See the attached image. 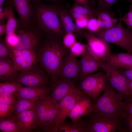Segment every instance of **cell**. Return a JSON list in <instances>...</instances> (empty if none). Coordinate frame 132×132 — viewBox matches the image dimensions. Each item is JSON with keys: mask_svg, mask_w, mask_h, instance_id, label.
I'll return each instance as SVG.
<instances>
[{"mask_svg": "<svg viewBox=\"0 0 132 132\" xmlns=\"http://www.w3.org/2000/svg\"><path fill=\"white\" fill-rule=\"evenodd\" d=\"M11 49L6 42L2 40L0 41V60L4 59L9 57Z\"/></svg>", "mask_w": 132, "mask_h": 132, "instance_id": "obj_35", "label": "cell"}, {"mask_svg": "<svg viewBox=\"0 0 132 132\" xmlns=\"http://www.w3.org/2000/svg\"><path fill=\"white\" fill-rule=\"evenodd\" d=\"M17 99L14 93L9 95L0 96V103L13 105Z\"/></svg>", "mask_w": 132, "mask_h": 132, "instance_id": "obj_38", "label": "cell"}, {"mask_svg": "<svg viewBox=\"0 0 132 132\" xmlns=\"http://www.w3.org/2000/svg\"><path fill=\"white\" fill-rule=\"evenodd\" d=\"M68 51L61 38L47 36L37 50L38 62L52 82L59 79L60 69Z\"/></svg>", "mask_w": 132, "mask_h": 132, "instance_id": "obj_1", "label": "cell"}, {"mask_svg": "<svg viewBox=\"0 0 132 132\" xmlns=\"http://www.w3.org/2000/svg\"><path fill=\"white\" fill-rule=\"evenodd\" d=\"M123 102L125 111L132 116V100L130 99H123Z\"/></svg>", "mask_w": 132, "mask_h": 132, "instance_id": "obj_43", "label": "cell"}, {"mask_svg": "<svg viewBox=\"0 0 132 132\" xmlns=\"http://www.w3.org/2000/svg\"><path fill=\"white\" fill-rule=\"evenodd\" d=\"M93 34L105 42L114 44L132 53V33L123 27L122 21H119L111 28L100 30Z\"/></svg>", "mask_w": 132, "mask_h": 132, "instance_id": "obj_4", "label": "cell"}, {"mask_svg": "<svg viewBox=\"0 0 132 132\" xmlns=\"http://www.w3.org/2000/svg\"><path fill=\"white\" fill-rule=\"evenodd\" d=\"M69 12L71 17L75 20L84 18H88L89 19L87 16L79 13L69 11Z\"/></svg>", "mask_w": 132, "mask_h": 132, "instance_id": "obj_47", "label": "cell"}, {"mask_svg": "<svg viewBox=\"0 0 132 132\" xmlns=\"http://www.w3.org/2000/svg\"><path fill=\"white\" fill-rule=\"evenodd\" d=\"M57 11L61 23L64 28L69 24L73 22V18L69 12L64 8L62 4H58Z\"/></svg>", "mask_w": 132, "mask_h": 132, "instance_id": "obj_28", "label": "cell"}, {"mask_svg": "<svg viewBox=\"0 0 132 132\" xmlns=\"http://www.w3.org/2000/svg\"><path fill=\"white\" fill-rule=\"evenodd\" d=\"M93 112L91 99L87 94L79 99L70 112L68 117L72 122H76L84 116L90 115Z\"/></svg>", "mask_w": 132, "mask_h": 132, "instance_id": "obj_16", "label": "cell"}, {"mask_svg": "<svg viewBox=\"0 0 132 132\" xmlns=\"http://www.w3.org/2000/svg\"><path fill=\"white\" fill-rule=\"evenodd\" d=\"M54 100L49 96L38 101L35 108L37 127L45 131L52 119V106Z\"/></svg>", "mask_w": 132, "mask_h": 132, "instance_id": "obj_14", "label": "cell"}, {"mask_svg": "<svg viewBox=\"0 0 132 132\" xmlns=\"http://www.w3.org/2000/svg\"><path fill=\"white\" fill-rule=\"evenodd\" d=\"M58 4L33 3L31 24L45 36L62 38L66 33L58 14Z\"/></svg>", "mask_w": 132, "mask_h": 132, "instance_id": "obj_2", "label": "cell"}, {"mask_svg": "<svg viewBox=\"0 0 132 132\" xmlns=\"http://www.w3.org/2000/svg\"><path fill=\"white\" fill-rule=\"evenodd\" d=\"M0 130L3 132H22L16 117L13 116L0 121Z\"/></svg>", "mask_w": 132, "mask_h": 132, "instance_id": "obj_26", "label": "cell"}, {"mask_svg": "<svg viewBox=\"0 0 132 132\" xmlns=\"http://www.w3.org/2000/svg\"><path fill=\"white\" fill-rule=\"evenodd\" d=\"M87 46V44L76 41L69 49V51L72 55L76 57L81 56L86 51Z\"/></svg>", "mask_w": 132, "mask_h": 132, "instance_id": "obj_30", "label": "cell"}, {"mask_svg": "<svg viewBox=\"0 0 132 132\" xmlns=\"http://www.w3.org/2000/svg\"><path fill=\"white\" fill-rule=\"evenodd\" d=\"M89 19L84 18L76 19L75 20V24L79 28L81 29H86Z\"/></svg>", "mask_w": 132, "mask_h": 132, "instance_id": "obj_42", "label": "cell"}, {"mask_svg": "<svg viewBox=\"0 0 132 132\" xmlns=\"http://www.w3.org/2000/svg\"><path fill=\"white\" fill-rule=\"evenodd\" d=\"M124 0H97L98 6L96 9L99 10H109L112 6L116 2ZM131 2V0H124Z\"/></svg>", "mask_w": 132, "mask_h": 132, "instance_id": "obj_33", "label": "cell"}, {"mask_svg": "<svg viewBox=\"0 0 132 132\" xmlns=\"http://www.w3.org/2000/svg\"><path fill=\"white\" fill-rule=\"evenodd\" d=\"M127 80V88L129 98L127 99L132 100V81Z\"/></svg>", "mask_w": 132, "mask_h": 132, "instance_id": "obj_48", "label": "cell"}, {"mask_svg": "<svg viewBox=\"0 0 132 132\" xmlns=\"http://www.w3.org/2000/svg\"><path fill=\"white\" fill-rule=\"evenodd\" d=\"M86 123L87 132H126L122 119L93 113Z\"/></svg>", "mask_w": 132, "mask_h": 132, "instance_id": "obj_5", "label": "cell"}, {"mask_svg": "<svg viewBox=\"0 0 132 132\" xmlns=\"http://www.w3.org/2000/svg\"><path fill=\"white\" fill-rule=\"evenodd\" d=\"M80 80L79 88L94 101L106 88L107 77L103 71L88 75Z\"/></svg>", "mask_w": 132, "mask_h": 132, "instance_id": "obj_7", "label": "cell"}, {"mask_svg": "<svg viewBox=\"0 0 132 132\" xmlns=\"http://www.w3.org/2000/svg\"><path fill=\"white\" fill-rule=\"evenodd\" d=\"M75 3L80 4L85 7L91 8V5L89 0H75Z\"/></svg>", "mask_w": 132, "mask_h": 132, "instance_id": "obj_49", "label": "cell"}, {"mask_svg": "<svg viewBox=\"0 0 132 132\" xmlns=\"http://www.w3.org/2000/svg\"><path fill=\"white\" fill-rule=\"evenodd\" d=\"M43 0H46L55 3L63 4L65 1V0H32L33 3H38L41 2Z\"/></svg>", "mask_w": 132, "mask_h": 132, "instance_id": "obj_50", "label": "cell"}, {"mask_svg": "<svg viewBox=\"0 0 132 132\" xmlns=\"http://www.w3.org/2000/svg\"><path fill=\"white\" fill-rule=\"evenodd\" d=\"M118 69L127 80L132 81V68Z\"/></svg>", "mask_w": 132, "mask_h": 132, "instance_id": "obj_44", "label": "cell"}, {"mask_svg": "<svg viewBox=\"0 0 132 132\" xmlns=\"http://www.w3.org/2000/svg\"><path fill=\"white\" fill-rule=\"evenodd\" d=\"M96 16L97 19H101L105 22L114 18V14L109 10H99L95 9Z\"/></svg>", "mask_w": 132, "mask_h": 132, "instance_id": "obj_32", "label": "cell"}, {"mask_svg": "<svg viewBox=\"0 0 132 132\" xmlns=\"http://www.w3.org/2000/svg\"><path fill=\"white\" fill-rule=\"evenodd\" d=\"M87 29L88 30L93 33L99 31V29L98 25L97 19L95 17L89 18Z\"/></svg>", "mask_w": 132, "mask_h": 132, "instance_id": "obj_37", "label": "cell"}, {"mask_svg": "<svg viewBox=\"0 0 132 132\" xmlns=\"http://www.w3.org/2000/svg\"><path fill=\"white\" fill-rule=\"evenodd\" d=\"M106 62L118 69L132 68V53H111L107 58Z\"/></svg>", "mask_w": 132, "mask_h": 132, "instance_id": "obj_22", "label": "cell"}, {"mask_svg": "<svg viewBox=\"0 0 132 132\" xmlns=\"http://www.w3.org/2000/svg\"><path fill=\"white\" fill-rule=\"evenodd\" d=\"M9 57L20 72L35 66L38 63L37 51L34 50H11Z\"/></svg>", "mask_w": 132, "mask_h": 132, "instance_id": "obj_12", "label": "cell"}, {"mask_svg": "<svg viewBox=\"0 0 132 132\" xmlns=\"http://www.w3.org/2000/svg\"></svg>", "mask_w": 132, "mask_h": 132, "instance_id": "obj_54", "label": "cell"}, {"mask_svg": "<svg viewBox=\"0 0 132 132\" xmlns=\"http://www.w3.org/2000/svg\"><path fill=\"white\" fill-rule=\"evenodd\" d=\"M69 11L86 15L89 18L96 16L95 9L87 7L76 3L72 6Z\"/></svg>", "mask_w": 132, "mask_h": 132, "instance_id": "obj_29", "label": "cell"}, {"mask_svg": "<svg viewBox=\"0 0 132 132\" xmlns=\"http://www.w3.org/2000/svg\"><path fill=\"white\" fill-rule=\"evenodd\" d=\"M79 61L80 69V80L96 71L99 67L98 61L92 55L87 46Z\"/></svg>", "mask_w": 132, "mask_h": 132, "instance_id": "obj_19", "label": "cell"}, {"mask_svg": "<svg viewBox=\"0 0 132 132\" xmlns=\"http://www.w3.org/2000/svg\"><path fill=\"white\" fill-rule=\"evenodd\" d=\"M86 94L79 88H78L58 102V110L54 121L57 132L59 126L68 117L77 101Z\"/></svg>", "mask_w": 132, "mask_h": 132, "instance_id": "obj_11", "label": "cell"}, {"mask_svg": "<svg viewBox=\"0 0 132 132\" xmlns=\"http://www.w3.org/2000/svg\"><path fill=\"white\" fill-rule=\"evenodd\" d=\"M62 41L65 46L69 49L77 41L73 33H66L62 37Z\"/></svg>", "mask_w": 132, "mask_h": 132, "instance_id": "obj_34", "label": "cell"}, {"mask_svg": "<svg viewBox=\"0 0 132 132\" xmlns=\"http://www.w3.org/2000/svg\"><path fill=\"white\" fill-rule=\"evenodd\" d=\"M65 33L77 32L80 33L82 29L78 28L73 22L68 24L64 28Z\"/></svg>", "mask_w": 132, "mask_h": 132, "instance_id": "obj_41", "label": "cell"}, {"mask_svg": "<svg viewBox=\"0 0 132 132\" xmlns=\"http://www.w3.org/2000/svg\"><path fill=\"white\" fill-rule=\"evenodd\" d=\"M77 88L72 81L59 79L52 82L51 93L49 96L58 102L64 97Z\"/></svg>", "mask_w": 132, "mask_h": 132, "instance_id": "obj_17", "label": "cell"}, {"mask_svg": "<svg viewBox=\"0 0 132 132\" xmlns=\"http://www.w3.org/2000/svg\"><path fill=\"white\" fill-rule=\"evenodd\" d=\"M87 132L86 123L81 119L72 123L65 122L59 126L58 132Z\"/></svg>", "mask_w": 132, "mask_h": 132, "instance_id": "obj_25", "label": "cell"}, {"mask_svg": "<svg viewBox=\"0 0 132 132\" xmlns=\"http://www.w3.org/2000/svg\"><path fill=\"white\" fill-rule=\"evenodd\" d=\"M20 72L11 58L0 60V82H16Z\"/></svg>", "mask_w": 132, "mask_h": 132, "instance_id": "obj_20", "label": "cell"}, {"mask_svg": "<svg viewBox=\"0 0 132 132\" xmlns=\"http://www.w3.org/2000/svg\"><path fill=\"white\" fill-rule=\"evenodd\" d=\"M4 7L6 9L7 12L6 36H9L14 34L20 27V22L19 19L17 18L15 16L13 6L9 0L6 2Z\"/></svg>", "mask_w": 132, "mask_h": 132, "instance_id": "obj_23", "label": "cell"}, {"mask_svg": "<svg viewBox=\"0 0 132 132\" xmlns=\"http://www.w3.org/2000/svg\"><path fill=\"white\" fill-rule=\"evenodd\" d=\"M7 18V12L6 9L3 6H0V24H4V21Z\"/></svg>", "mask_w": 132, "mask_h": 132, "instance_id": "obj_46", "label": "cell"}, {"mask_svg": "<svg viewBox=\"0 0 132 132\" xmlns=\"http://www.w3.org/2000/svg\"><path fill=\"white\" fill-rule=\"evenodd\" d=\"M7 31L6 24L0 25V38L5 33H6Z\"/></svg>", "mask_w": 132, "mask_h": 132, "instance_id": "obj_51", "label": "cell"}, {"mask_svg": "<svg viewBox=\"0 0 132 132\" xmlns=\"http://www.w3.org/2000/svg\"><path fill=\"white\" fill-rule=\"evenodd\" d=\"M5 41L10 49H11L17 44L18 41V37L15 33L11 35L6 36Z\"/></svg>", "mask_w": 132, "mask_h": 132, "instance_id": "obj_39", "label": "cell"}, {"mask_svg": "<svg viewBox=\"0 0 132 132\" xmlns=\"http://www.w3.org/2000/svg\"><path fill=\"white\" fill-rule=\"evenodd\" d=\"M39 99H30L17 97V99L13 105L12 116H16L21 112L35 108Z\"/></svg>", "mask_w": 132, "mask_h": 132, "instance_id": "obj_24", "label": "cell"}, {"mask_svg": "<svg viewBox=\"0 0 132 132\" xmlns=\"http://www.w3.org/2000/svg\"><path fill=\"white\" fill-rule=\"evenodd\" d=\"M80 74L79 61L68 50L61 66L59 72V79L73 81V80L79 78Z\"/></svg>", "mask_w": 132, "mask_h": 132, "instance_id": "obj_13", "label": "cell"}, {"mask_svg": "<svg viewBox=\"0 0 132 132\" xmlns=\"http://www.w3.org/2000/svg\"><path fill=\"white\" fill-rule=\"evenodd\" d=\"M8 0H0V6H3V4L5 2Z\"/></svg>", "mask_w": 132, "mask_h": 132, "instance_id": "obj_53", "label": "cell"}, {"mask_svg": "<svg viewBox=\"0 0 132 132\" xmlns=\"http://www.w3.org/2000/svg\"><path fill=\"white\" fill-rule=\"evenodd\" d=\"M80 34L87 40L88 48L95 58L98 61L105 62L111 53V46L88 30L82 29Z\"/></svg>", "mask_w": 132, "mask_h": 132, "instance_id": "obj_10", "label": "cell"}, {"mask_svg": "<svg viewBox=\"0 0 132 132\" xmlns=\"http://www.w3.org/2000/svg\"><path fill=\"white\" fill-rule=\"evenodd\" d=\"M118 20L123 21L126 24L128 29L132 30V4L130 6L127 13L123 17L118 19Z\"/></svg>", "mask_w": 132, "mask_h": 132, "instance_id": "obj_36", "label": "cell"}, {"mask_svg": "<svg viewBox=\"0 0 132 132\" xmlns=\"http://www.w3.org/2000/svg\"><path fill=\"white\" fill-rule=\"evenodd\" d=\"M98 23L100 30L104 29L105 22L103 20L99 19H97Z\"/></svg>", "mask_w": 132, "mask_h": 132, "instance_id": "obj_52", "label": "cell"}, {"mask_svg": "<svg viewBox=\"0 0 132 132\" xmlns=\"http://www.w3.org/2000/svg\"><path fill=\"white\" fill-rule=\"evenodd\" d=\"M15 32L18 41L11 50L30 49L37 51L44 39V35L32 24L27 27H20Z\"/></svg>", "mask_w": 132, "mask_h": 132, "instance_id": "obj_6", "label": "cell"}, {"mask_svg": "<svg viewBox=\"0 0 132 132\" xmlns=\"http://www.w3.org/2000/svg\"><path fill=\"white\" fill-rule=\"evenodd\" d=\"M19 17L21 27L31 24L33 3L32 0H9Z\"/></svg>", "mask_w": 132, "mask_h": 132, "instance_id": "obj_15", "label": "cell"}, {"mask_svg": "<svg viewBox=\"0 0 132 132\" xmlns=\"http://www.w3.org/2000/svg\"><path fill=\"white\" fill-rule=\"evenodd\" d=\"M51 88L45 87H22L14 93L18 98L30 99H40L49 96Z\"/></svg>", "mask_w": 132, "mask_h": 132, "instance_id": "obj_18", "label": "cell"}, {"mask_svg": "<svg viewBox=\"0 0 132 132\" xmlns=\"http://www.w3.org/2000/svg\"><path fill=\"white\" fill-rule=\"evenodd\" d=\"M99 67L106 74L108 83L120 94L123 99L129 98L127 80L119 70L105 62L98 61Z\"/></svg>", "mask_w": 132, "mask_h": 132, "instance_id": "obj_8", "label": "cell"}, {"mask_svg": "<svg viewBox=\"0 0 132 132\" xmlns=\"http://www.w3.org/2000/svg\"><path fill=\"white\" fill-rule=\"evenodd\" d=\"M23 86L16 82H0V96L13 94Z\"/></svg>", "mask_w": 132, "mask_h": 132, "instance_id": "obj_27", "label": "cell"}, {"mask_svg": "<svg viewBox=\"0 0 132 132\" xmlns=\"http://www.w3.org/2000/svg\"><path fill=\"white\" fill-rule=\"evenodd\" d=\"M15 117L22 132H31L37 127L35 108L24 111Z\"/></svg>", "mask_w": 132, "mask_h": 132, "instance_id": "obj_21", "label": "cell"}, {"mask_svg": "<svg viewBox=\"0 0 132 132\" xmlns=\"http://www.w3.org/2000/svg\"><path fill=\"white\" fill-rule=\"evenodd\" d=\"M123 99L107 82L102 95L93 103V113L122 119L126 114Z\"/></svg>", "mask_w": 132, "mask_h": 132, "instance_id": "obj_3", "label": "cell"}, {"mask_svg": "<svg viewBox=\"0 0 132 132\" xmlns=\"http://www.w3.org/2000/svg\"><path fill=\"white\" fill-rule=\"evenodd\" d=\"M123 121L127 131L132 132V116L126 112Z\"/></svg>", "mask_w": 132, "mask_h": 132, "instance_id": "obj_40", "label": "cell"}, {"mask_svg": "<svg viewBox=\"0 0 132 132\" xmlns=\"http://www.w3.org/2000/svg\"><path fill=\"white\" fill-rule=\"evenodd\" d=\"M13 112V105L0 103V121L12 116Z\"/></svg>", "mask_w": 132, "mask_h": 132, "instance_id": "obj_31", "label": "cell"}, {"mask_svg": "<svg viewBox=\"0 0 132 132\" xmlns=\"http://www.w3.org/2000/svg\"><path fill=\"white\" fill-rule=\"evenodd\" d=\"M119 21L118 19L115 17L110 20L105 22V25L104 30H107L114 27L116 25L117 21Z\"/></svg>", "mask_w": 132, "mask_h": 132, "instance_id": "obj_45", "label": "cell"}, {"mask_svg": "<svg viewBox=\"0 0 132 132\" xmlns=\"http://www.w3.org/2000/svg\"><path fill=\"white\" fill-rule=\"evenodd\" d=\"M23 86L45 87L49 84L48 77L38 65L20 72L16 82Z\"/></svg>", "mask_w": 132, "mask_h": 132, "instance_id": "obj_9", "label": "cell"}]
</instances>
